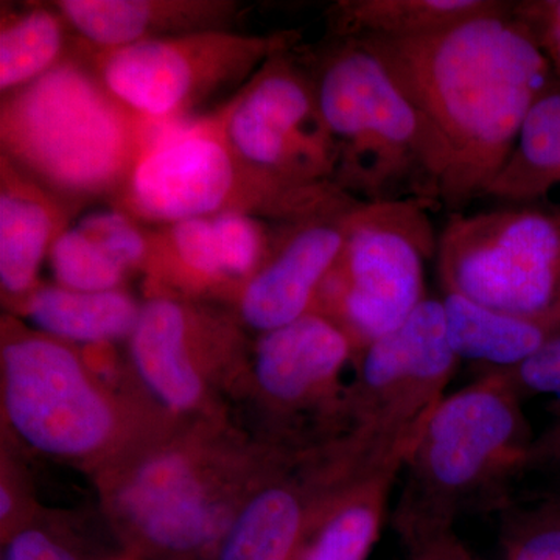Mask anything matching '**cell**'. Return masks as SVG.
<instances>
[{
	"instance_id": "obj_7",
	"label": "cell",
	"mask_w": 560,
	"mask_h": 560,
	"mask_svg": "<svg viewBox=\"0 0 560 560\" xmlns=\"http://www.w3.org/2000/svg\"><path fill=\"white\" fill-rule=\"evenodd\" d=\"M230 103L212 116L167 128L147 149L114 197L132 220L168 224L210 219L228 210L282 221L318 208V189L272 186L246 171L226 135Z\"/></svg>"
},
{
	"instance_id": "obj_25",
	"label": "cell",
	"mask_w": 560,
	"mask_h": 560,
	"mask_svg": "<svg viewBox=\"0 0 560 560\" xmlns=\"http://www.w3.org/2000/svg\"><path fill=\"white\" fill-rule=\"evenodd\" d=\"M81 523L79 517L36 510L2 539L0 560H130L114 530Z\"/></svg>"
},
{
	"instance_id": "obj_35",
	"label": "cell",
	"mask_w": 560,
	"mask_h": 560,
	"mask_svg": "<svg viewBox=\"0 0 560 560\" xmlns=\"http://www.w3.org/2000/svg\"><path fill=\"white\" fill-rule=\"evenodd\" d=\"M410 560H419L418 558H416V556H411V559Z\"/></svg>"
},
{
	"instance_id": "obj_17",
	"label": "cell",
	"mask_w": 560,
	"mask_h": 560,
	"mask_svg": "<svg viewBox=\"0 0 560 560\" xmlns=\"http://www.w3.org/2000/svg\"><path fill=\"white\" fill-rule=\"evenodd\" d=\"M70 217V202L0 158V289L16 311L40 285V267Z\"/></svg>"
},
{
	"instance_id": "obj_11",
	"label": "cell",
	"mask_w": 560,
	"mask_h": 560,
	"mask_svg": "<svg viewBox=\"0 0 560 560\" xmlns=\"http://www.w3.org/2000/svg\"><path fill=\"white\" fill-rule=\"evenodd\" d=\"M382 469L378 453L352 434L291 442L210 560L296 559L327 514Z\"/></svg>"
},
{
	"instance_id": "obj_27",
	"label": "cell",
	"mask_w": 560,
	"mask_h": 560,
	"mask_svg": "<svg viewBox=\"0 0 560 560\" xmlns=\"http://www.w3.org/2000/svg\"><path fill=\"white\" fill-rule=\"evenodd\" d=\"M224 276L230 283L231 293L237 300L246 282L270 256L272 245L267 230L257 217L249 213L228 210L210 217Z\"/></svg>"
},
{
	"instance_id": "obj_6",
	"label": "cell",
	"mask_w": 560,
	"mask_h": 560,
	"mask_svg": "<svg viewBox=\"0 0 560 560\" xmlns=\"http://www.w3.org/2000/svg\"><path fill=\"white\" fill-rule=\"evenodd\" d=\"M335 151V183L361 202L441 206L442 171L422 117L385 62L334 38L311 68Z\"/></svg>"
},
{
	"instance_id": "obj_31",
	"label": "cell",
	"mask_w": 560,
	"mask_h": 560,
	"mask_svg": "<svg viewBox=\"0 0 560 560\" xmlns=\"http://www.w3.org/2000/svg\"><path fill=\"white\" fill-rule=\"evenodd\" d=\"M38 510L31 501V490L18 464L10 453L2 455V482H0V534L3 537L13 533Z\"/></svg>"
},
{
	"instance_id": "obj_13",
	"label": "cell",
	"mask_w": 560,
	"mask_h": 560,
	"mask_svg": "<svg viewBox=\"0 0 560 560\" xmlns=\"http://www.w3.org/2000/svg\"><path fill=\"white\" fill-rule=\"evenodd\" d=\"M226 135L246 171L272 186L311 189L335 183L334 145L312 75L291 50L271 58L231 98Z\"/></svg>"
},
{
	"instance_id": "obj_20",
	"label": "cell",
	"mask_w": 560,
	"mask_h": 560,
	"mask_svg": "<svg viewBox=\"0 0 560 560\" xmlns=\"http://www.w3.org/2000/svg\"><path fill=\"white\" fill-rule=\"evenodd\" d=\"M140 311L142 304L124 289L79 291L58 283H40L18 308L35 330L79 348L128 341Z\"/></svg>"
},
{
	"instance_id": "obj_24",
	"label": "cell",
	"mask_w": 560,
	"mask_h": 560,
	"mask_svg": "<svg viewBox=\"0 0 560 560\" xmlns=\"http://www.w3.org/2000/svg\"><path fill=\"white\" fill-rule=\"evenodd\" d=\"M68 22L60 11L28 7L2 16L0 27V91L21 90L65 61Z\"/></svg>"
},
{
	"instance_id": "obj_3",
	"label": "cell",
	"mask_w": 560,
	"mask_h": 560,
	"mask_svg": "<svg viewBox=\"0 0 560 560\" xmlns=\"http://www.w3.org/2000/svg\"><path fill=\"white\" fill-rule=\"evenodd\" d=\"M2 415L25 447L98 475L172 425L149 401L119 393L79 346L3 316Z\"/></svg>"
},
{
	"instance_id": "obj_36",
	"label": "cell",
	"mask_w": 560,
	"mask_h": 560,
	"mask_svg": "<svg viewBox=\"0 0 560 560\" xmlns=\"http://www.w3.org/2000/svg\"><path fill=\"white\" fill-rule=\"evenodd\" d=\"M130 560H136L135 558H131Z\"/></svg>"
},
{
	"instance_id": "obj_2",
	"label": "cell",
	"mask_w": 560,
	"mask_h": 560,
	"mask_svg": "<svg viewBox=\"0 0 560 560\" xmlns=\"http://www.w3.org/2000/svg\"><path fill=\"white\" fill-rule=\"evenodd\" d=\"M289 442L180 420L95 475L103 517L136 560H210Z\"/></svg>"
},
{
	"instance_id": "obj_34",
	"label": "cell",
	"mask_w": 560,
	"mask_h": 560,
	"mask_svg": "<svg viewBox=\"0 0 560 560\" xmlns=\"http://www.w3.org/2000/svg\"><path fill=\"white\" fill-rule=\"evenodd\" d=\"M545 503L551 504V506L559 508L560 510V488L556 489L555 492H552L551 495L548 497Z\"/></svg>"
},
{
	"instance_id": "obj_4",
	"label": "cell",
	"mask_w": 560,
	"mask_h": 560,
	"mask_svg": "<svg viewBox=\"0 0 560 560\" xmlns=\"http://www.w3.org/2000/svg\"><path fill=\"white\" fill-rule=\"evenodd\" d=\"M167 128L117 101L81 55L3 95L0 108L2 158L70 205L116 197Z\"/></svg>"
},
{
	"instance_id": "obj_33",
	"label": "cell",
	"mask_w": 560,
	"mask_h": 560,
	"mask_svg": "<svg viewBox=\"0 0 560 560\" xmlns=\"http://www.w3.org/2000/svg\"><path fill=\"white\" fill-rule=\"evenodd\" d=\"M419 560H480L471 555L469 548L455 536V533L441 537L429 547L418 552H411Z\"/></svg>"
},
{
	"instance_id": "obj_23",
	"label": "cell",
	"mask_w": 560,
	"mask_h": 560,
	"mask_svg": "<svg viewBox=\"0 0 560 560\" xmlns=\"http://www.w3.org/2000/svg\"><path fill=\"white\" fill-rule=\"evenodd\" d=\"M400 471L401 467H390L353 489L313 530L294 560H366Z\"/></svg>"
},
{
	"instance_id": "obj_14",
	"label": "cell",
	"mask_w": 560,
	"mask_h": 560,
	"mask_svg": "<svg viewBox=\"0 0 560 560\" xmlns=\"http://www.w3.org/2000/svg\"><path fill=\"white\" fill-rule=\"evenodd\" d=\"M359 357L357 378L342 394V425L418 440L459 361L448 341L441 300L427 298Z\"/></svg>"
},
{
	"instance_id": "obj_29",
	"label": "cell",
	"mask_w": 560,
	"mask_h": 560,
	"mask_svg": "<svg viewBox=\"0 0 560 560\" xmlns=\"http://www.w3.org/2000/svg\"><path fill=\"white\" fill-rule=\"evenodd\" d=\"M500 372H503L522 399L550 397L555 423H560V329L521 366Z\"/></svg>"
},
{
	"instance_id": "obj_22",
	"label": "cell",
	"mask_w": 560,
	"mask_h": 560,
	"mask_svg": "<svg viewBox=\"0 0 560 560\" xmlns=\"http://www.w3.org/2000/svg\"><path fill=\"white\" fill-rule=\"evenodd\" d=\"M499 0H346L331 7L338 39H407L431 35L488 13Z\"/></svg>"
},
{
	"instance_id": "obj_30",
	"label": "cell",
	"mask_w": 560,
	"mask_h": 560,
	"mask_svg": "<svg viewBox=\"0 0 560 560\" xmlns=\"http://www.w3.org/2000/svg\"><path fill=\"white\" fill-rule=\"evenodd\" d=\"M512 13L533 33L560 77V0L512 2Z\"/></svg>"
},
{
	"instance_id": "obj_19",
	"label": "cell",
	"mask_w": 560,
	"mask_h": 560,
	"mask_svg": "<svg viewBox=\"0 0 560 560\" xmlns=\"http://www.w3.org/2000/svg\"><path fill=\"white\" fill-rule=\"evenodd\" d=\"M486 197L560 212V77L530 106L514 149Z\"/></svg>"
},
{
	"instance_id": "obj_10",
	"label": "cell",
	"mask_w": 560,
	"mask_h": 560,
	"mask_svg": "<svg viewBox=\"0 0 560 560\" xmlns=\"http://www.w3.org/2000/svg\"><path fill=\"white\" fill-rule=\"evenodd\" d=\"M442 290L560 326V212L510 206L452 213L438 241Z\"/></svg>"
},
{
	"instance_id": "obj_16",
	"label": "cell",
	"mask_w": 560,
	"mask_h": 560,
	"mask_svg": "<svg viewBox=\"0 0 560 560\" xmlns=\"http://www.w3.org/2000/svg\"><path fill=\"white\" fill-rule=\"evenodd\" d=\"M360 205L287 223L268 259L238 293V323L264 335L311 313L345 246L350 213Z\"/></svg>"
},
{
	"instance_id": "obj_1",
	"label": "cell",
	"mask_w": 560,
	"mask_h": 560,
	"mask_svg": "<svg viewBox=\"0 0 560 560\" xmlns=\"http://www.w3.org/2000/svg\"><path fill=\"white\" fill-rule=\"evenodd\" d=\"M353 40L385 62L422 117L441 162V205L452 213L486 197L556 77L512 2L418 38Z\"/></svg>"
},
{
	"instance_id": "obj_32",
	"label": "cell",
	"mask_w": 560,
	"mask_h": 560,
	"mask_svg": "<svg viewBox=\"0 0 560 560\" xmlns=\"http://www.w3.org/2000/svg\"><path fill=\"white\" fill-rule=\"evenodd\" d=\"M528 469L560 470V423H552L550 429L534 440Z\"/></svg>"
},
{
	"instance_id": "obj_18",
	"label": "cell",
	"mask_w": 560,
	"mask_h": 560,
	"mask_svg": "<svg viewBox=\"0 0 560 560\" xmlns=\"http://www.w3.org/2000/svg\"><path fill=\"white\" fill-rule=\"evenodd\" d=\"M55 7L84 46L95 50L228 31L235 13V3L217 0H61Z\"/></svg>"
},
{
	"instance_id": "obj_21",
	"label": "cell",
	"mask_w": 560,
	"mask_h": 560,
	"mask_svg": "<svg viewBox=\"0 0 560 560\" xmlns=\"http://www.w3.org/2000/svg\"><path fill=\"white\" fill-rule=\"evenodd\" d=\"M444 291L445 329L459 360L481 364L486 371H508L530 359L560 329L559 324L523 318Z\"/></svg>"
},
{
	"instance_id": "obj_5",
	"label": "cell",
	"mask_w": 560,
	"mask_h": 560,
	"mask_svg": "<svg viewBox=\"0 0 560 560\" xmlns=\"http://www.w3.org/2000/svg\"><path fill=\"white\" fill-rule=\"evenodd\" d=\"M521 394L500 371L445 396L405 460L394 526L411 552L453 533L471 510L493 506L528 469L530 433Z\"/></svg>"
},
{
	"instance_id": "obj_9",
	"label": "cell",
	"mask_w": 560,
	"mask_h": 560,
	"mask_svg": "<svg viewBox=\"0 0 560 560\" xmlns=\"http://www.w3.org/2000/svg\"><path fill=\"white\" fill-rule=\"evenodd\" d=\"M298 33L249 35L206 31L145 40L114 50L80 47L106 90L162 127L231 91H242L271 58L293 50Z\"/></svg>"
},
{
	"instance_id": "obj_28",
	"label": "cell",
	"mask_w": 560,
	"mask_h": 560,
	"mask_svg": "<svg viewBox=\"0 0 560 560\" xmlns=\"http://www.w3.org/2000/svg\"><path fill=\"white\" fill-rule=\"evenodd\" d=\"M506 560H560V510L548 503L514 511L503 526Z\"/></svg>"
},
{
	"instance_id": "obj_15",
	"label": "cell",
	"mask_w": 560,
	"mask_h": 560,
	"mask_svg": "<svg viewBox=\"0 0 560 560\" xmlns=\"http://www.w3.org/2000/svg\"><path fill=\"white\" fill-rule=\"evenodd\" d=\"M355 355V346L340 326L311 312L259 335L246 382L280 422L319 412L331 429L340 418L342 370Z\"/></svg>"
},
{
	"instance_id": "obj_12",
	"label": "cell",
	"mask_w": 560,
	"mask_h": 560,
	"mask_svg": "<svg viewBox=\"0 0 560 560\" xmlns=\"http://www.w3.org/2000/svg\"><path fill=\"white\" fill-rule=\"evenodd\" d=\"M127 342L143 396L173 422L219 416V386L248 374L237 320L189 298L153 294Z\"/></svg>"
},
{
	"instance_id": "obj_26",
	"label": "cell",
	"mask_w": 560,
	"mask_h": 560,
	"mask_svg": "<svg viewBox=\"0 0 560 560\" xmlns=\"http://www.w3.org/2000/svg\"><path fill=\"white\" fill-rule=\"evenodd\" d=\"M49 261L55 282L70 290H120L131 275L108 243L80 221L57 238Z\"/></svg>"
},
{
	"instance_id": "obj_8",
	"label": "cell",
	"mask_w": 560,
	"mask_h": 560,
	"mask_svg": "<svg viewBox=\"0 0 560 560\" xmlns=\"http://www.w3.org/2000/svg\"><path fill=\"white\" fill-rule=\"evenodd\" d=\"M429 206L361 202L312 312L334 320L357 353L397 329L427 300V261L438 256Z\"/></svg>"
}]
</instances>
